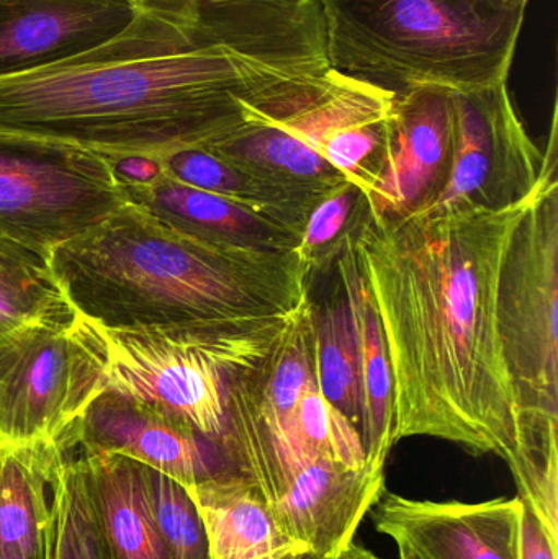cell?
<instances>
[{"mask_svg":"<svg viewBox=\"0 0 558 559\" xmlns=\"http://www.w3.org/2000/svg\"><path fill=\"white\" fill-rule=\"evenodd\" d=\"M161 160L166 176L183 186L235 200L300 229H305L310 213L324 199L249 173L205 147L174 151Z\"/></svg>","mask_w":558,"mask_h":559,"instance_id":"21","label":"cell"},{"mask_svg":"<svg viewBox=\"0 0 558 559\" xmlns=\"http://www.w3.org/2000/svg\"><path fill=\"white\" fill-rule=\"evenodd\" d=\"M455 134L454 92L416 87L395 95L385 146L366 213L377 218L429 209L451 169Z\"/></svg>","mask_w":558,"mask_h":559,"instance_id":"11","label":"cell"},{"mask_svg":"<svg viewBox=\"0 0 558 559\" xmlns=\"http://www.w3.org/2000/svg\"><path fill=\"white\" fill-rule=\"evenodd\" d=\"M136 13L134 0H0V75L97 48Z\"/></svg>","mask_w":558,"mask_h":559,"instance_id":"15","label":"cell"},{"mask_svg":"<svg viewBox=\"0 0 558 559\" xmlns=\"http://www.w3.org/2000/svg\"><path fill=\"white\" fill-rule=\"evenodd\" d=\"M379 534L422 559H521L523 499L419 501L383 491L372 511Z\"/></svg>","mask_w":558,"mask_h":559,"instance_id":"13","label":"cell"},{"mask_svg":"<svg viewBox=\"0 0 558 559\" xmlns=\"http://www.w3.org/2000/svg\"><path fill=\"white\" fill-rule=\"evenodd\" d=\"M341 286L349 302L359 358L360 439L367 465L385 466L393 447V384L385 338L379 316L357 267L353 249L346 241L341 251Z\"/></svg>","mask_w":558,"mask_h":559,"instance_id":"19","label":"cell"},{"mask_svg":"<svg viewBox=\"0 0 558 559\" xmlns=\"http://www.w3.org/2000/svg\"><path fill=\"white\" fill-rule=\"evenodd\" d=\"M395 94L330 68L310 87L269 108L258 124L205 150L282 186L327 197L347 183L327 159L340 131L389 115Z\"/></svg>","mask_w":558,"mask_h":559,"instance_id":"8","label":"cell"},{"mask_svg":"<svg viewBox=\"0 0 558 559\" xmlns=\"http://www.w3.org/2000/svg\"><path fill=\"white\" fill-rule=\"evenodd\" d=\"M297 559H330V558L318 557V555L310 554V551H308V554H304V555H301V557H298Z\"/></svg>","mask_w":558,"mask_h":559,"instance_id":"33","label":"cell"},{"mask_svg":"<svg viewBox=\"0 0 558 559\" xmlns=\"http://www.w3.org/2000/svg\"><path fill=\"white\" fill-rule=\"evenodd\" d=\"M130 205L179 231L248 248L295 251L304 229L235 200L164 176L153 186H120Z\"/></svg>","mask_w":558,"mask_h":559,"instance_id":"16","label":"cell"},{"mask_svg":"<svg viewBox=\"0 0 558 559\" xmlns=\"http://www.w3.org/2000/svg\"><path fill=\"white\" fill-rule=\"evenodd\" d=\"M396 550H399V559H422L415 551L409 550L408 547L402 544H395Z\"/></svg>","mask_w":558,"mask_h":559,"instance_id":"32","label":"cell"},{"mask_svg":"<svg viewBox=\"0 0 558 559\" xmlns=\"http://www.w3.org/2000/svg\"><path fill=\"white\" fill-rule=\"evenodd\" d=\"M75 314L120 332L203 345L254 344L310 299L295 251L209 241L121 206L48 259Z\"/></svg>","mask_w":558,"mask_h":559,"instance_id":"3","label":"cell"},{"mask_svg":"<svg viewBox=\"0 0 558 559\" xmlns=\"http://www.w3.org/2000/svg\"><path fill=\"white\" fill-rule=\"evenodd\" d=\"M141 476L166 559H210L205 527L187 489L146 465H141Z\"/></svg>","mask_w":558,"mask_h":559,"instance_id":"26","label":"cell"},{"mask_svg":"<svg viewBox=\"0 0 558 559\" xmlns=\"http://www.w3.org/2000/svg\"><path fill=\"white\" fill-rule=\"evenodd\" d=\"M66 450L49 483L51 538L48 559H105L88 495L87 473L82 455Z\"/></svg>","mask_w":558,"mask_h":559,"instance_id":"24","label":"cell"},{"mask_svg":"<svg viewBox=\"0 0 558 559\" xmlns=\"http://www.w3.org/2000/svg\"><path fill=\"white\" fill-rule=\"evenodd\" d=\"M533 199L392 218L364 212L347 238L385 338L395 445L432 437L513 463L520 413L498 334V286Z\"/></svg>","mask_w":558,"mask_h":559,"instance_id":"2","label":"cell"},{"mask_svg":"<svg viewBox=\"0 0 558 559\" xmlns=\"http://www.w3.org/2000/svg\"><path fill=\"white\" fill-rule=\"evenodd\" d=\"M474 2L494 3V5H503V7H517V5H526L527 7V0H474Z\"/></svg>","mask_w":558,"mask_h":559,"instance_id":"31","label":"cell"},{"mask_svg":"<svg viewBox=\"0 0 558 559\" xmlns=\"http://www.w3.org/2000/svg\"><path fill=\"white\" fill-rule=\"evenodd\" d=\"M105 157L120 186H153L166 176L161 157L146 154H108Z\"/></svg>","mask_w":558,"mask_h":559,"instance_id":"28","label":"cell"},{"mask_svg":"<svg viewBox=\"0 0 558 559\" xmlns=\"http://www.w3.org/2000/svg\"><path fill=\"white\" fill-rule=\"evenodd\" d=\"M330 68L399 95L508 82L526 5L474 0H320Z\"/></svg>","mask_w":558,"mask_h":559,"instance_id":"4","label":"cell"},{"mask_svg":"<svg viewBox=\"0 0 558 559\" xmlns=\"http://www.w3.org/2000/svg\"><path fill=\"white\" fill-rule=\"evenodd\" d=\"M385 491V466L354 469L308 460L271 511L292 540L323 558L354 544L364 519Z\"/></svg>","mask_w":558,"mask_h":559,"instance_id":"14","label":"cell"},{"mask_svg":"<svg viewBox=\"0 0 558 559\" xmlns=\"http://www.w3.org/2000/svg\"><path fill=\"white\" fill-rule=\"evenodd\" d=\"M366 212L363 193L353 183H344L330 195L324 197L310 213L304 235L297 246L301 261L310 267L311 274L341 254L351 233L359 225L356 215Z\"/></svg>","mask_w":558,"mask_h":559,"instance_id":"27","label":"cell"},{"mask_svg":"<svg viewBox=\"0 0 558 559\" xmlns=\"http://www.w3.org/2000/svg\"><path fill=\"white\" fill-rule=\"evenodd\" d=\"M333 559H383L373 555L372 551L366 550V548L357 547L356 544L351 545L347 550H344L343 554L337 555L336 558Z\"/></svg>","mask_w":558,"mask_h":559,"instance_id":"30","label":"cell"},{"mask_svg":"<svg viewBox=\"0 0 558 559\" xmlns=\"http://www.w3.org/2000/svg\"><path fill=\"white\" fill-rule=\"evenodd\" d=\"M328 69L320 0L223 19L138 7L104 45L0 75V134L163 157L241 133Z\"/></svg>","mask_w":558,"mask_h":559,"instance_id":"1","label":"cell"},{"mask_svg":"<svg viewBox=\"0 0 558 559\" xmlns=\"http://www.w3.org/2000/svg\"><path fill=\"white\" fill-rule=\"evenodd\" d=\"M108 384L104 334L81 316L0 332V449L62 442Z\"/></svg>","mask_w":558,"mask_h":559,"instance_id":"5","label":"cell"},{"mask_svg":"<svg viewBox=\"0 0 558 559\" xmlns=\"http://www.w3.org/2000/svg\"><path fill=\"white\" fill-rule=\"evenodd\" d=\"M183 488L202 518L210 559H297L308 554L284 534L261 492L239 473Z\"/></svg>","mask_w":558,"mask_h":559,"instance_id":"17","label":"cell"},{"mask_svg":"<svg viewBox=\"0 0 558 559\" xmlns=\"http://www.w3.org/2000/svg\"><path fill=\"white\" fill-rule=\"evenodd\" d=\"M69 440L0 449V555L48 559L52 473Z\"/></svg>","mask_w":558,"mask_h":559,"instance_id":"18","label":"cell"},{"mask_svg":"<svg viewBox=\"0 0 558 559\" xmlns=\"http://www.w3.org/2000/svg\"><path fill=\"white\" fill-rule=\"evenodd\" d=\"M85 455H120L182 486L236 473L222 447L192 426L130 394L107 388L71 429Z\"/></svg>","mask_w":558,"mask_h":559,"instance_id":"12","label":"cell"},{"mask_svg":"<svg viewBox=\"0 0 558 559\" xmlns=\"http://www.w3.org/2000/svg\"><path fill=\"white\" fill-rule=\"evenodd\" d=\"M82 459L105 559H166L144 498L141 463L120 455Z\"/></svg>","mask_w":558,"mask_h":559,"instance_id":"20","label":"cell"},{"mask_svg":"<svg viewBox=\"0 0 558 559\" xmlns=\"http://www.w3.org/2000/svg\"><path fill=\"white\" fill-rule=\"evenodd\" d=\"M558 182L549 170L508 248L498 334L521 419L558 420Z\"/></svg>","mask_w":558,"mask_h":559,"instance_id":"6","label":"cell"},{"mask_svg":"<svg viewBox=\"0 0 558 559\" xmlns=\"http://www.w3.org/2000/svg\"><path fill=\"white\" fill-rule=\"evenodd\" d=\"M127 205L104 154L0 134V236L49 259Z\"/></svg>","mask_w":558,"mask_h":559,"instance_id":"7","label":"cell"},{"mask_svg":"<svg viewBox=\"0 0 558 559\" xmlns=\"http://www.w3.org/2000/svg\"><path fill=\"white\" fill-rule=\"evenodd\" d=\"M558 538L544 527L533 509L523 501L521 559H557Z\"/></svg>","mask_w":558,"mask_h":559,"instance_id":"29","label":"cell"},{"mask_svg":"<svg viewBox=\"0 0 558 559\" xmlns=\"http://www.w3.org/2000/svg\"><path fill=\"white\" fill-rule=\"evenodd\" d=\"M455 134L448 180L429 210L471 203L503 210L536 195L556 169L557 104L546 154L533 143L511 98L508 82L471 94H454Z\"/></svg>","mask_w":558,"mask_h":559,"instance_id":"9","label":"cell"},{"mask_svg":"<svg viewBox=\"0 0 558 559\" xmlns=\"http://www.w3.org/2000/svg\"><path fill=\"white\" fill-rule=\"evenodd\" d=\"M111 390L183 420L222 447L226 370L258 364L271 345H203L153 332L105 331Z\"/></svg>","mask_w":558,"mask_h":559,"instance_id":"10","label":"cell"},{"mask_svg":"<svg viewBox=\"0 0 558 559\" xmlns=\"http://www.w3.org/2000/svg\"><path fill=\"white\" fill-rule=\"evenodd\" d=\"M74 314L48 259L0 236V332L38 319Z\"/></svg>","mask_w":558,"mask_h":559,"instance_id":"23","label":"cell"},{"mask_svg":"<svg viewBox=\"0 0 558 559\" xmlns=\"http://www.w3.org/2000/svg\"><path fill=\"white\" fill-rule=\"evenodd\" d=\"M313 370L318 390L360 433L359 358L344 289L323 308L313 306Z\"/></svg>","mask_w":558,"mask_h":559,"instance_id":"22","label":"cell"},{"mask_svg":"<svg viewBox=\"0 0 558 559\" xmlns=\"http://www.w3.org/2000/svg\"><path fill=\"white\" fill-rule=\"evenodd\" d=\"M288 439L308 459L354 469L367 466L359 430L321 394L317 381L305 388L298 401Z\"/></svg>","mask_w":558,"mask_h":559,"instance_id":"25","label":"cell"}]
</instances>
